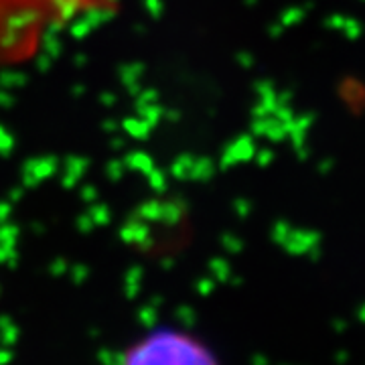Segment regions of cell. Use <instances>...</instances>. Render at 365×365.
I'll return each mask as SVG.
<instances>
[{"mask_svg":"<svg viewBox=\"0 0 365 365\" xmlns=\"http://www.w3.org/2000/svg\"><path fill=\"white\" fill-rule=\"evenodd\" d=\"M116 4L118 0H0V66L31 57L49 31L73 16Z\"/></svg>","mask_w":365,"mask_h":365,"instance_id":"1","label":"cell"},{"mask_svg":"<svg viewBox=\"0 0 365 365\" xmlns=\"http://www.w3.org/2000/svg\"><path fill=\"white\" fill-rule=\"evenodd\" d=\"M122 365H217V361L191 335L160 331L134 345Z\"/></svg>","mask_w":365,"mask_h":365,"instance_id":"2","label":"cell"}]
</instances>
